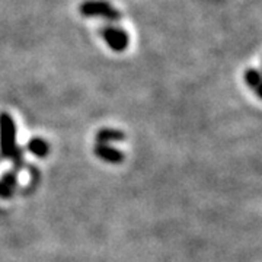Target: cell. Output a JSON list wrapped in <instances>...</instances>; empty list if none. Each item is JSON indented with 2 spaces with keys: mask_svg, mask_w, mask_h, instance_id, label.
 <instances>
[{
  "mask_svg": "<svg viewBox=\"0 0 262 262\" xmlns=\"http://www.w3.org/2000/svg\"><path fill=\"white\" fill-rule=\"evenodd\" d=\"M15 124L8 114L0 115V134H2V151L5 156H12L15 149Z\"/></svg>",
  "mask_w": 262,
  "mask_h": 262,
  "instance_id": "obj_1",
  "label": "cell"
},
{
  "mask_svg": "<svg viewBox=\"0 0 262 262\" xmlns=\"http://www.w3.org/2000/svg\"><path fill=\"white\" fill-rule=\"evenodd\" d=\"M80 12L86 16H103V18L113 19V20L120 19L118 10H115L111 5H108L105 2H84L80 6Z\"/></svg>",
  "mask_w": 262,
  "mask_h": 262,
  "instance_id": "obj_2",
  "label": "cell"
},
{
  "mask_svg": "<svg viewBox=\"0 0 262 262\" xmlns=\"http://www.w3.org/2000/svg\"><path fill=\"white\" fill-rule=\"evenodd\" d=\"M103 39L115 51H122L128 46V37L122 29L106 28L103 31Z\"/></svg>",
  "mask_w": 262,
  "mask_h": 262,
  "instance_id": "obj_3",
  "label": "cell"
},
{
  "mask_svg": "<svg viewBox=\"0 0 262 262\" xmlns=\"http://www.w3.org/2000/svg\"><path fill=\"white\" fill-rule=\"evenodd\" d=\"M96 153H98L101 158L110 160V162H120V160L122 159V156L118 153V150L110 149V147H106V146H103V144H99V146L96 147Z\"/></svg>",
  "mask_w": 262,
  "mask_h": 262,
  "instance_id": "obj_4",
  "label": "cell"
},
{
  "mask_svg": "<svg viewBox=\"0 0 262 262\" xmlns=\"http://www.w3.org/2000/svg\"><path fill=\"white\" fill-rule=\"evenodd\" d=\"M124 136L120 131H114V130H103L98 134V140L105 141V140H122Z\"/></svg>",
  "mask_w": 262,
  "mask_h": 262,
  "instance_id": "obj_5",
  "label": "cell"
},
{
  "mask_svg": "<svg viewBox=\"0 0 262 262\" xmlns=\"http://www.w3.org/2000/svg\"><path fill=\"white\" fill-rule=\"evenodd\" d=\"M29 149H31V151L32 153H35V155H39V156H44L46 153H47V144L44 143L42 140H39V139H37V140L31 141L29 143Z\"/></svg>",
  "mask_w": 262,
  "mask_h": 262,
  "instance_id": "obj_6",
  "label": "cell"
},
{
  "mask_svg": "<svg viewBox=\"0 0 262 262\" xmlns=\"http://www.w3.org/2000/svg\"><path fill=\"white\" fill-rule=\"evenodd\" d=\"M246 82H248V84L249 86H252V88H258V84L261 83V76H259V73L258 72H255V70H249L248 73H246Z\"/></svg>",
  "mask_w": 262,
  "mask_h": 262,
  "instance_id": "obj_7",
  "label": "cell"
},
{
  "mask_svg": "<svg viewBox=\"0 0 262 262\" xmlns=\"http://www.w3.org/2000/svg\"><path fill=\"white\" fill-rule=\"evenodd\" d=\"M256 89H258V96L262 99V80H261V83L258 84V88H256Z\"/></svg>",
  "mask_w": 262,
  "mask_h": 262,
  "instance_id": "obj_8",
  "label": "cell"
}]
</instances>
